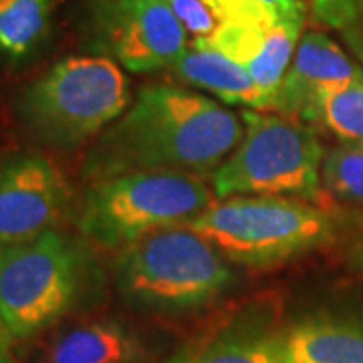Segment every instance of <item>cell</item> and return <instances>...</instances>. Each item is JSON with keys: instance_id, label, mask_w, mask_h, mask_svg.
<instances>
[{"instance_id": "cell-4", "label": "cell", "mask_w": 363, "mask_h": 363, "mask_svg": "<svg viewBox=\"0 0 363 363\" xmlns=\"http://www.w3.org/2000/svg\"><path fill=\"white\" fill-rule=\"evenodd\" d=\"M116 281L123 297L147 309L186 311L220 297L234 274L206 238L178 226L121 248Z\"/></svg>"}, {"instance_id": "cell-6", "label": "cell", "mask_w": 363, "mask_h": 363, "mask_svg": "<svg viewBox=\"0 0 363 363\" xmlns=\"http://www.w3.org/2000/svg\"><path fill=\"white\" fill-rule=\"evenodd\" d=\"M188 228L206 238L224 259L248 267L293 259L333 236V222L325 212L285 196L216 200Z\"/></svg>"}, {"instance_id": "cell-8", "label": "cell", "mask_w": 363, "mask_h": 363, "mask_svg": "<svg viewBox=\"0 0 363 363\" xmlns=\"http://www.w3.org/2000/svg\"><path fill=\"white\" fill-rule=\"evenodd\" d=\"M99 43L133 73L169 69L188 51V30L162 0H99Z\"/></svg>"}, {"instance_id": "cell-13", "label": "cell", "mask_w": 363, "mask_h": 363, "mask_svg": "<svg viewBox=\"0 0 363 363\" xmlns=\"http://www.w3.org/2000/svg\"><path fill=\"white\" fill-rule=\"evenodd\" d=\"M281 363H363V325L305 319L283 335Z\"/></svg>"}, {"instance_id": "cell-10", "label": "cell", "mask_w": 363, "mask_h": 363, "mask_svg": "<svg viewBox=\"0 0 363 363\" xmlns=\"http://www.w3.org/2000/svg\"><path fill=\"white\" fill-rule=\"evenodd\" d=\"M359 79H363L362 67L355 65L331 37L311 30L298 39L272 111L301 119L317 93Z\"/></svg>"}, {"instance_id": "cell-16", "label": "cell", "mask_w": 363, "mask_h": 363, "mask_svg": "<svg viewBox=\"0 0 363 363\" xmlns=\"http://www.w3.org/2000/svg\"><path fill=\"white\" fill-rule=\"evenodd\" d=\"M301 121L323 125L339 142H363V79L317 93Z\"/></svg>"}, {"instance_id": "cell-22", "label": "cell", "mask_w": 363, "mask_h": 363, "mask_svg": "<svg viewBox=\"0 0 363 363\" xmlns=\"http://www.w3.org/2000/svg\"><path fill=\"white\" fill-rule=\"evenodd\" d=\"M11 341H13V337H11L9 331L0 325V363H14Z\"/></svg>"}, {"instance_id": "cell-5", "label": "cell", "mask_w": 363, "mask_h": 363, "mask_svg": "<svg viewBox=\"0 0 363 363\" xmlns=\"http://www.w3.org/2000/svg\"><path fill=\"white\" fill-rule=\"evenodd\" d=\"M242 138L212 172L216 200L233 196H293L311 200L321 188L323 145L303 121L250 109Z\"/></svg>"}, {"instance_id": "cell-9", "label": "cell", "mask_w": 363, "mask_h": 363, "mask_svg": "<svg viewBox=\"0 0 363 363\" xmlns=\"http://www.w3.org/2000/svg\"><path fill=\"white\" fill-rule=\"evenodd\" d=\"M67 182L51 160L18 154L0 166V247L52 228L65 210Z\"/></svg>"}, {"instance_id": "cell-1", "label": "cell", "mask_w": 363, "mask_h": 363, "mask_svg": "<svg viewBox=\"0 0 363 363\" xmlns=\"http://www.w3.org/2000/svg\"><path fill=\"white\" fill-rule=\"evenodd\" d=\"M245 125L214 99L176 85L142 87L105 131L91 166L101 178L131 172L212 174L242 138Z\"/></svg>"}, {"instance_id": "cell-2", "label": "cell", "mask_w": 363, "mask_h": 363, "mask_svg": "<svg viewBox=\"0 0 363 363\" xmlns=\"http://www.w3.org/2000/svg\"><path fill=\"white\" fill-rule=\"evenodd\" d=\"M125 75L107 57H67L35 79L18 99V116L39 140L77 147L125 113Z\"/></svg>"}, {"instance_id": "cell-20", "label": "cell", "mask_w": 363, "mask_h": 363, "mask_svg": "<svg viewBox=\"0 0 363 363\" xmlns=\"http://www.w3.org/2000/svg\"><path fill=\"white\" fill-rule=\"evenodd\" d=\"M162 2L168 4L172 13L180 18L186 30L192 33L196 39L210 37L214 28L218 26V21L208 11V6L202 0H162Z\"/></svg>"}, {"instance_id": "cell-18", "label": "cell", "mask_w": 363, "mask_h": 363, "mask_svg": "<svg viewBox=\"0 0 363 363\" xmlns=\"http://www.w3.org/2000/svg\"><path fill=\"white\" fill-rule=\"evenodd\" d=\"M220 25H305L301 0H202Z\"/></svg>"}, {"instance_id": "cell-3", "label": "cell", "mask_w": 363, "mask_h": 363, "mask_svg": "<svg viewBox=\"0 0 363 363\" xmlns=\"http://www.w3.org/2000/svg\"><path fill=\"white\" fill-rule=\"evenodd\" d=\"M216 202L198 176L131 172L101 178L85 196L81 230L107 248H125L147 234L188 226Z\"/></svg>"}, {"instance_id": "cell-21", "label": "cell", "mask_w": 363, "mask_h": 363, "mask_svg": "<svg viewBox=\"0 0 363 363\" xmlns=\"http://www.w3.org/2000/svg\"><path fill=\"white\" fill-rule=\"evenodd\" d=\"M311 9L325 25L350 28L362 11V0H311Z\"/></svg>"}, {"instance_id": "cell-11", "label": "cell", "mask_w": 363, "mask_h": 363, "mask_svg": "<svg viewBox=\"0 0 363 363\" xmlns=\"http://www.w3.org/2000/svg\"><path fill=\"white\" fill-rule=\"evenodd\" d=\"M303 25L240 26L220 25L214 33L194 43L226 55L242 67L260 89L277 99L301 39Z\"/></svg>"}, {"instance_id": "cell-24", "label": "cell", "mask_w": 363, "mask_h": 363, "mask_svg": "<svg viewBox=\"0 0 363 363\" xmlns=\"http://www.w3.org/2000/svg\"><path fill=\"white\" fill-rule=\"evenodd\" d=\"M351 43H353L355 51H357V55L362 57V61H363V35H359V37H353V39H351Z\"/></svg>"}, {"instance_id": "cell-12", "label": "cell", "mask_w": 363, "mask_h": 363, "mask_svg": "<svg viewBox=\"0 0 363 363\" xmlns=\"http://www.w3.org/2000/svg\"><path fill=\"white\" fill-rule=\"evenodd\" d=\"M169 69L178 79L216 95L224 104L245 105L259 111L274 109V97L260 89L242 67L198 43H192Z\"/></svg>"}, {"instance_id": "cell-7", "label": "cell", "mask_w": 363, "mask_h": 363, "mask_svg": "<svg viewBox=\"0 0 363 363\" xmlns=\"http://www.w3.org/2000/svg\"><path fill=\"white\" fill-rule=\"evenodd\" d=\"M85 259L63 233L0 247V325L13 339H28L59 321L77 301Z\"/></svg>"}, {"instance_id": "cell-19", "label": "cell", "mask_w": 363, "mask_h": 363, "mask_svg": "<svg viewBox=\"0 0 363 363\" xmlns=\"http://www.w3.org/2000/svg\"><path fill=\"white\" fill-rule=\"evenodd\" d=\"M321 182L331 194L363 204V142H339L323 157Z\"/></svg>"}, {"instance_id": "cell-17", "label": "cell", "mask_w": 363, "mask_h": 363, "mask_svg": "<svg viewBox=\"0 0 363 363\" xmlns=\"http://www.w3.org/2000/svg\"><path fill=\"white\" fill-rule=\"evenodd\" d=\"M283 335L267 331H234L206 343L178 363H281Z\"/></svg>"}, {"instance_id": "cell-14", "label": "cell", "mask_w": 363, "mask_h": 363, "mask_svg": "<svg viewBox=\"0 0 363 363\" xmlns=\"http://www.w3.org/2000/svg\"><path fill=\"white\" fill-rule=\"evenodd\" d=\"M140 345L116 321H91L59 333L45 350L40 363H130Z\"/></svg>"}, {"instance_id": "cell-23", "label": "cell", "mask_w": 363, "mask_h": 363, "mask_svg": "<svg viewBox=\"0 0 363 363\" xmlns=\"http://www.w3.org/2000/svg\"><path fill=\"white\" fill-rule=\"evenodd\" d=\"M353 257H355V262H357V267L363 271V234L359 236V240H357V245H355V252H353Z\"/></svg>"}, {"instance_id": "cell-15", "label": "cell", "mask_w": 363, "mask_h": 363, "mask_svg": "<svg viewBox=\"0 0 363 363\" xmlns=\"http://www.w3.org/2000/svg\"><path fill=\"white\" fill-rule=\"evenodd\" d=\"M57 0H0V59L21 63L51 33Z\"/></svg>"}]
</instances>
